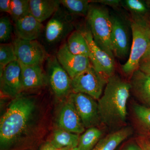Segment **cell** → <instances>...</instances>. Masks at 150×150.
Returning <instances> with one entry per match:
<instances>
[{"instance_id": "obj_1", "label": "cell", "mask_w": 150, "mask_h": 150, "mask_svg": "<svg viewBox=\"0 0 150 150\" xmlns=\"http://www.w3.org/2000/svg\"><path fill=\"white\" fill-rule=\"evenodd\" d=\"M37 112V105L32 97L21 94L13 98L0 120L1 150L10 149L30 134Z\"/></svg>"}, {"instance_id": "obj_2", "label": "cell", "mask_w": 150, "mask_h": 150, "mask_svg": "<svg viewBox=\"0 0 150 150\" xmlns=\"http://www.w3.org/2000/svg\"><path fill=\"white\" fill-rule=\"evenodd\" d=\"M131 86L117 75L108 79L102 95L98 100L100 117L108 127H116L126 122L127 104Z\"/></svg>"}, {"instance_id": "obj_3", "label": "cell", "mask_w": 150, "mask_h": 150, "mask_svg": "<svg viewBox=\"0 0 150 150\" xmlns=\"http://www.w3.org/2000/svg\"><path fill=\"white\" fill-rule=\"evenodd\" d=\"M131 28L133 42L128 61L121 69L126 75H132L139 69L140 61L150 46V24L146 18L134 17Z\"/></svg>"}, {"instance_id": "obj_4", "label": "cell", "mask_w": 150, "mask_h": 150, "mask_svg": "<svg viewBox=\"0 0 150 150\" xmlns=\"http://www.w3.org/2000/svg\"><path fill=\"white\" fill-rule=\"evenodd\" d=\"M86 17L88 25L95 43L114 58L111 42L112 20L108 10L101 6L91 4Z\"/></svg>"}, {"instance_id": "obj_5", "label": "cell", "mask_w": 150, "mask_h": 150, "mask_svg": "<svg viewBox=\"0 0 150 150\" xmlns=\"http://www.w3.org/2000/svg\"><path fill=\"white\" fill-rule=\"evenodd\" d=\"M73 16L61 5L44 27V40L48 45L59 44L74 31Z\"/></svg>"}, {"instance_id": "obj_6", "label": "cell", "mask_w": 150, "mask_h": 150, "mask_svg": "<svg viewBox=\"0 0 150 150\" xmlns=\"http://www.w3.org/2000/svg\"><path fill=\"white\" fill-rule=\"evenodd\" d=\"M108 79L98 73L92 64L88 69L72 79V91L86 94L98 100L103 94Z\"/></svg>"}, {"instance_id": "obj_7", "label": "cell", "mask_w": 150, "mask_h": 150, "mask_svg": "<svg viewBox=\"0 0 150 150\" xmlns=\"http://www.w3.org/2000/svg\"><path fill=\"white\" fill-rule=\"evenodd\" d=\"M15 51L19 63L25 66L42 65L48 55L46 49L37 40L14 39Z\"/></svg>"}, {"instance_id": "obj_8", "label": "cell", "mask_w": 150, "mask_h": 150, "mask_svg": "<svg viewBox=\"0 0 150 150\" xmlns=\"http://www.w3.org/2000/svg\"><path fill=\"white\" fill-rule=\"evenodd\" d=\"M48 81L52 91L58 98L69 96L72 92V79L60 64L56 56L46 60Z\"/></svg>"}, {"instance_id": "obj_9", "label": "cell", "mask_w": 150, "mask_h": 150, "mask_svg": "<svg viewBox=\"0 0 150 150\" xmlns=\"http://www.w3.org/2000/svg\"><path fill=\"white\" fill-rule=\"evenodd\" d=\"M81 30L88 44L91 53L90 59L93 66L98 73L108 79L114 74V58L109 56L97 45L93 40L88 25Z\"/></svg>"}, {"instance_id": "obj_10", "label": "cell", "mask_w": 150, "mask_h": 150, "mask_svg": "<svg viewBox=\"0 0 150 150\" xmlns=\"http://www.w3.org/2000/svg\"><path fill=\"white\" fill-rule=\"evenodd\" d=\"M69 97L74 102L85 128L96 127L101 122L98 103L95 99L82 93L72 92Z\"/></svg>"}, {"instance_id": "obj_11", "label": "cell", "mask_w": 150, "mask_h": 150, "mask_svg": "<svg viewBox=\"0 0 150 150\" xmlns=\"http://www.w3.org/2000/svg\"><path fill=\"white\" fill-rule=\"evenodd\" d=\"M1 92L6 96L14 98L21 94L24 90L22 83L21 69L16 61L9 64L0 75Z\"/></svg>"}, {"instance_id": "obj_12", "label": "cell", "mask_w": 150, "mask_h": 150, "mask_svg": "<svg viewBox=\"0 0 150 150\" xmlns=\"http://www.w3.org/2000/svg\"><path fill=\"white\" fill-rule=\"evenodd\" d=\"M56 56L60 64L71 79L85 71L92 65L88 57L71 53L67 42L60 46Z\"/></svg>"}, {"instance_id": "obj_13", "label": "cell", "mask_w": 150, "mask_h": 150, "mask_svg": "<svg viewBox=\"0 0 150 150\" xmlns=\"http://www.w3.org/2000/svg\"><path fill=\"white\" fill-rule=\"evenodd\" d=\"M111 42L113 54L118 58L124 59L128 56L131 48L128 28L120 17L111 15Z\"/></svg>"}, {"instance_id": "obj_14", "label": "cell", "mask_w": 150, "mask_h": 150, "mask_svg": "<svg viewBox=\"0 0 150 150\" xmlns=\"http://www.w3.org/2000/svg\"><path fill=\"white\" fill-rule=\"evenodd\" d=\"M57 124L60 129L74 134H80L85 131V127L75 105L69 97L60 110Z\"/></svg>"}, {"instance_id": "obj_15", "label": "cell", "mask_w": 150, "mask_h": 150, "mask_svg": "<svg viewBox=\"0 0 150 150\" xmlns=\"http://www.w3.org/2000/svg\"><path fill=\"white\" fill-rule=\"evenodd\" d=\"M15 30L17 38L26 40H36L44 30V26L31 13L17 21Z\"/></svg>"}, {"instance_id": "obj_16", "label": "cell", "mask_w": 150, "mask_h": 150, "mask_svg": "<svg viewBox=\"0 0 150 150\" xmlns=\"http://www.w3.org/2000/svg\"><path fill=\"white\" fill-rule=\"evenodd\" d=\"M129 83L137 98L150 107V75L138 69L131 75Z\"/></svg>"}, {"instance_id": "obj_17", "label": "cell", "mask_w": 150, "mask_h": 150, "mask_svg": "<svg viewBox=\"0 0 150 150\" xmlns=\"http://www.w3.org/2000/svg\"><path fill=\"white\" fill-rule=\"evenodd\" d=\"M22 83L24 90L38 88L45 85L47 77L42 65L25 66L19 63Z\"/></svg>"}, {"instance_id": "obj_18", "label": "cell", "mask_w": 150, "mask_h": 150, "mask_svg": "<svg viewBox=\"0 0 150 150\" xmlns=\"http://www.w3.org/2000/svg\"><path fill=\"white\" fill-rule=\"evenodd\" d=\"M61 5L59 0H30V13L42 23L53 16Z\"/></svg>"}, {"instance_id": "obj_19", "label": "cell", "mask_w": 150, "mask_h": 150, "mask_svg": "<svg viewBox=\"0 0 150 150\" xmlns=\"http://www.w3.org/2000/svg\"><path fill=\"white\" fill-rule=\"evenodd\" d=\"M132 134V129L131 128L124 127L100 139L91 150H115Z\"/></svg>"}, {"instance_id": "obj_20", "label": "cell", "mask_w": 150, "mask_h": 150, "mask_svg": "<svg viewBox=\"0 0 150 150\" xmlns=\"http://www.w3.org/2000/svg\"><path fill=\"white\" fill-rule=\"evenodd\" d=\"M79 135L59 128L54 131L50 142L59 149H71L78 146L80 138Z\"/></svg>"}, {"instance_id": "obj_21", "label": "cell", "mask_w": 150, "mask_h": 150, "mask_svg": "<svg viewBox=\"0 0 150 150\" xmlns=\"http://www.w3.org/2000/svg\"><path fill=\"white\" fill-rule=\"evenodd\" d=\"M70 52L75 55H82L90 58L88 44L81 30L73 31L69 35L67 42Z\"/></svg>"}, {"instance_id": "obj_22", "label": "cell", "mask_w": 150, "mask_h": 150, "mask_svg": "<svg viewBox=\"0 0 150 150\" xmlns=\"http://www.w3.org/2000/svg\"><path fill=\"white\" fill-rule=\"evenodd\" d=\"M102 133L96 127L88 129L80 137L78 148L80 150H91L100 140Z\"/></svg>"}, {"instance_id": "obj_23", "label": "cell", "mask_w": 150, "mask_h": 150, "mask_svg": "<svg viewBox=\"0 0 150 150\" xmlns=\"http://www.w3.org/2000/svg\"><path fill=\"white\" fill-rule=\"evenodd\" d=\"M61 5L72 16H87L90 1L87 0H61Z\"/></svg>"}, {"instance_id": "obj_24", "label": "cell", "mask_w": 150, "mask_h": 150, "mask_svg": "<svg viewBox=\"0 0 150 150\" xmlns=\"http://www.w3.org/2000/svg\"><path fill=\"white\" fill-rule=\"evenodd\" d=\"M121 4L132 13L134 17L146 18L145 16L149 11L147 2L141 0H124Z\"/></svg>"}, {"instance_id": "obj_25", "label": "cell", "mask_w": 150, "mask_h": 150, "mask_svg": "<svg viewBox=\"0 0 150 150\" xmlns=\"http://www.w3.org/2000/svg\"><path fill=\"white\" fill-rule=\"evenodd\" d=\"M10 16L14 22L30 13V0H11Z\"/></svg>"}, {"instance_id": "obj_26", "label": "cell", "mask_w": 150, "mask_h": 150, "mask_svg": "<svg viewBox=\"0 0 150 150\" xmlns=\"http://www.w3.org/2000/svg\"><path fill=\"white\" fill-rule=\"evenodd\" d=\"M17 61L13 44L12 43H1L0 45V75L5 68L12 62Z\"/></svg>"}, {"instance_id": "obj_27", "label": "cell", "mask_w": 150, "mask_h": 150, "mask_svg": "<svg viewBox=\"0 0 150 150\" xmlns=\"http://www.w3.org/2000/svg\"><path fill=\"white\" fill-rule=\"evenodd\" d=\"M134 112L140 124L150 134V107L136 104L134 106Z\"/></svg>"}, {"instance_id": "obj_28", "label": "cell", "mask_w": 150, "mask_h": 150, "mask_svg": "<svg viewBox=\"0 0 150 150\" xmlns=\"http://www.w3.org/2000/svg\"><path fill=\"white\" fill-rule=\"evenodd\" d=\"M13 30V25L10 18L3 16L0 18V41L1 43H7L11 39Z\"/></svg>"}, {"instance_id": "obj_29", "label": "cell", "mask_w": 150, "mask_h": 150, "mask_svg": "<svg viewBox=\"0 0 150 150\" xmlns=\"http://www.w3.org/2000/svg\"><path fill=\"white\" fill-rule=\"evenodd\" d=\"M139 69L150 75V46L140 61Z\"/></svg>"}, {"instance_id": "obj_30", "label": "cell", "mask_w": 150, "mask_h": 150, "mask_svg": "<svg viewBox=\"0 0 150 150\" xmlns=\"http://www.w3.org/2000/svg\"><path fill=\"white\" fill-rule=\"evenodd\" d=\"M137 143L142 150H150V141L146 137L141 136L138 137Z\"/></svg>"}, {"instance_id": "obj_31", "label": "cell", "mask_w": 150, "mask_h": 150, "mask_svg": "<svg viewBox=\"0 0 150 150\" xmlns=\"http://www.w3.org/2000/svg\"><path fill=\"white\" fill-rule=\"evenodd\" d=\"M91 3H98L100 4L105 5L112 7H117L121 4V1L118 0H99V1H91Z\"/></svg>"}, {"instance_id": "obj_32", "label": "cell", "mask_w": 150, "mask_h": 150, "mask_svg": "<svg viewBox=\"0 0 150 150\" xmlns=\"http://www.w3.org/2000/svg\"><path fill=\"white\" fill-rule=\"evenodd\" d=\"M0 11L3 12L10 14L11 11V0L0 1Z\"/></svg>"}, {"instance_id": "obj_33", "label": "cell", "mask_w": 150, "mask_h": 150, "mask_svg": "<svg viewBox=\"0 0 150 150\" xmlns=\"http://www.w3.org/2000/svg\"><path fill=\"white\" fill-rule=\"evenodd\" d=\"M64 149H59L54 146L50 142H46L40 148L39 150H63Z\"/></svg>"}, {"instance_id": "obj_34", "label": "cell", "mask_w": 150, "mask_h": 150, "mask_svg": "<svg viewBox=\"0 0 150 150\" xmlns=\"http://www.w3.org/2000/svg\"><path fill=\"white\" fill-rule=\"evenodd\" d=\"M123 150H142L138 143H132L127 146Z\"/></svg>"}, {"instance_id": "obj_35", "label": "cell", "mask_w": 150, "mask_h": 150, "mask_svg": "<svg viewBox=\"0 0 150 150\" xmlns=\"http://www.w3.org/2000/svg\"><path fill=\"white\" fill-rule=\"evenodd\" d=\"M69 150H80L79 149V148H78V147H77L73 148V149H70Z\"/></svg>"}, {"instance_id": "obj_36", "label": "cell", "mask_w": 150, "mask_h": 150, "mask_svg": "<svg viewBox=\"0 0 150 150\" xmlns=\"http://www.w3.org/2000/svg\"><path fill=\"white\" fill-rule=\"evenodd\" d=\"M146 137H147L148 139H149V141H150V134H149V135H148Z\"/></svg>"}, {"instance_id": "obj_37", "label": "cell", "mask_w": 150, "mask_h": 150, "mask_svg": "<svg viewBox=\"0 0 150 150\" xmlns=\"http://www.w3.org/2000/svg\"><path fill=\"white\" fill-rule=\"evenodd\" d=\"M148 5H149V6L150 5V1L148 2H147Z\"/></svg>"}, {"instance_id": "obj_38", "label": "cell", "mask_w": 150, "mask_h": 150, "mask_svg": "<svg viewBox=\"0 0 150 150\" xmlns=\"http://www.w3.org/2000/svg\"><path fill=\"white\" fill-rule=\"evenodd\" d=\"M70 149H64L63 150H69Z\"/></svg>"}]
</instances>
